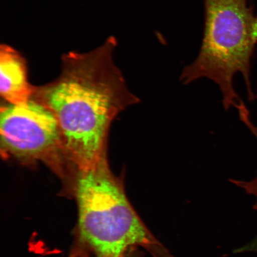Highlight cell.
I'll use <instances>...</instances> for the list:
<instances>
[{"label":"cell","mask_w":257,"mask_h":257,"mask_svg":"<svg viewBox=\"0 0 257 257\" xmlns=\"http://www.w3.org/2000/svg\"><path fill=\"white\" fill-rule=\"evenodd\" d=\"M117 46L116 38L110 36L88 52L63 54L59 77L35 86L32 98L55 115L67 156L78 170L93 168L107 160L112 121L140 102L127 88L114 62Z\"/></svg>","instance_id":"1"},{"label":"cell","mask_w":257,"mask_h":257,"mask_svg":"<svg viewBox=\"0 0 257 257\" xmlns=\"http://www.w3.org/2000/svg\"><path fill=\"white\" fill-rule=\"evenodd\" d=\"M72 189L80 236L96 257H124L137 246L156 257H173L138 216L125 192L123 175H114L107 160L77 170Z\"/></svg>","instance_id":"2"},{"label":"cell","mask_w":257,"mask_h":257,"mask_svg":"<svg viewBox=\"0 0 257 257\" xmlns=\"http://www.w3.org/2000/svg\"><path fill=\"white\" fill-rule=\"evenodd\" d=\"M203 39L198 56L183 69L181 82L188 85L207 78L219 87L225 110L244 102L234 88L237 73L243 76L250 101V62L257 44V15L247 0H204Z\"/></svg>","instance_id":"3"},{"label":"cell","mask_w":257,"mask_h":257,"mask_svg":"<svg viewBox=\"0 0 257 257\" xmlns=\"http://www.w3.org/2000/svg\"><path fill=\"white\" fill-rule=\"evenodd\" d=\"M0 147L5 160L25 166L44 163L71 188L77 169L67 156L55 115L40 102L31 98L2 105Z\"/></svg>","instance_id":"4"},{"label":"cell","mask_w":257,"mask_h":257,"mask_svg":"<svg viewBox=\"0 0 257 257\" xmlns=\"http://www.w3.org/2000/svg\"><path fill=\"white\" fill-rule=\"evenodd\" d=\"M35 86L29 81L28 62L23 54L7 44L0 46V93L6 102L21 104L32 98Z\"/></svg>","instance_id":"5"},{"label":"cell","mask_w":257,"mask_h":257,"mask_svg":"<svg viewBox=\"0 0 257 257\" xmlns=\"http://www.w3.org/2000/svg\"><path fill=\"white\" fill-rule=\"evenodd\" d=\"M239 116L241 121L245 124L257 140V125L253 123L250 120L249 112L248 108L243 107L238 110ZM231 182L238 187L242 188L247 194L252 195L255 198L256 202L254 208L257 209V175L254 178L249 181H237V180H230Z\"/></svg>","instance_id":"6"},{"label":"cell","mask_w":257,"mask_h":257,"mask_svg":"<svg viewBox=\"0 0 257 257\" xmlns=\"http://www.w3.org/2000/svg\"><path fill=\"white\" fill-rule=\"evenodd\" d=\"M256 98H257V96H256Z\"/></svg>","instance_id":"7"}]
</instances>
